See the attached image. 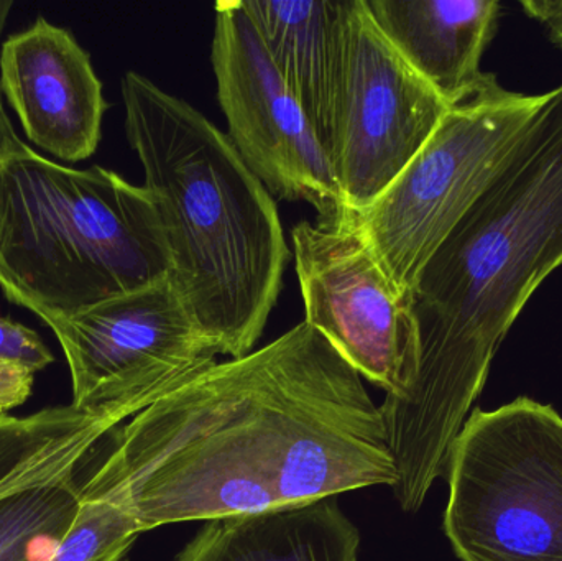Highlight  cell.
<instances>
[{"label":"cell","instance_id":"obj_1","mask_svg":"<svg viewBox=\"0 0 562 561\" xmlns=\"http://www.w3.org/2000/svg\"><path fill=\"white\" fill-rule=\"evenodd\" d=\"M82 487L142 532L395 486L382 408L306 322L204 366L112 431Z\"/></svg>","mask_w":562,"mask_h":561},{"label":"cell","instance_id":"obj_2","mask_svg":"<svg viewBox=\"0 0 562 561\" xmlns=\"http://www.w3.org/2000/svg\"><path fill=\"white\" fill-rule=\"evenodd\" d=\"M562 266V85L487 190L423 267L412 292L418 372L382 408L400 507L416 513L487 382L505 336Z\"/></svg>","mask_w":562,"mask_h":561},{"label":"cell","instance_id":"obj_3","mask_svg":"<svg viewBox=\"0 0 562 561\" xmlns=\"http://www.w3.org/2000/svg\"><path fill=\"white\" fill-rule=\"evenodd\" d=\"M125 135L167 234L175 289L217 355L254 351L290 249L276 200L227 134L147 76L122 78Z\"/></svg>","mask_w":562,"mask_h":561},{"label":"cell","instance_id":"obj_4","mask_svg":"<svg viewBox=\"0 0 562 561\" xmlns=\"http://www.w3.org/2000/svg\"><path fill=\"white\" fill-rule=\"evenodd\" d=\"M171 276L154 198L102 167L29 145L0 157V289L40 319L66 318Z\"/></svg>","mask_w":562,"mask_h":561},{"label":"cell","instance_id":"obj_5","mask_svg":"<svg viewBox=\"0 0 562 561\" xmlns=\"http://www.w3.org/2000/svg\"><path fill=\"white\" fill-rule=\"evenodd\" d=\"M445 530L462 561H562V417L521 397L472 412L448 461Z\"/></svg>","mask_w":562,"mask_h":561},{"label":"cell","instance_id":"obj_6","mask_svg":"<svg viewBox=\"0 0 562 561\" xmlns=\"http://www.w3.org/2000/svg\"><path fill=\"white\" fill-rule=\"evenodd\" d=\"M543 94L508 91L497 79L452 105L425 147L350 223L402 292L487 190L530 124Z\"/></svg>","mask_w":562,"mask_h":561},{"label":"cell","instance_id":"obj_7","mask_svg":"<svg viewBox=\"0 0 562 561\" xmlns=\"http://www.w3.org/2000/svg\"><path fill=\"white\" fill-rule=\"evenodd\" d=\"M45 323L68 362L71 405L82 412L128 420L216 361L170 279Z\"/></svg>","mask_w":562,"mask_h":561},{"label":"cell","instance_id":"obj_8","mask_svg":"<svg viewBox=\"0 0 562 561\" xmlns=\"http://www.w3.org/2000/svg\"><path fill=\"white\" fill-rule=\"evenodd\" d=\"M214 12L211 65L227 137L272 197L311 204L319 223H344L349 207L329 155L243 3L223 0Z\"/></svg>","mask_w":562,"mask_h":561},{"label":"cell","instance_id":"obj_9","mask_svg":"<svg viewBox=\"0 0 562 561\" xmlns=\"http://www.w3.org/2000/svg\"><path fill=\"white\" fill-rule=\"evenodd\" d=\"M291 243L304 322L386 397L408 394L419 359L412 296L395 285L349 217L303 221Z\"/></svg>","mask_w":562,"mask_h":561},{"label":"cell","instance_id":"obj_10","mask_svg":"<svg viewBox=\"0 0 562 561\" xmlns=\"http://www.w3.org/2000/svg\"><path fill=\"white\" fill-rule=\"evenodd\" d=\"M449 109L382 35L366 0H347L330 164L349 213L393 183Z\"/></svg>","mask_w":562,"mask_h":561},{"label":"cell","instance_id":"obj_11","mask_svg":"<svg viewBox=\"0 0 562 561\" xmlns=\"http://www.w3.org/2000/svg\"><path fill=\"white\" fill-rule=\"evenodd\" d=\"M0 89L32 144L69 164L94 154L109 104L91 56L68 30L38 16L10 36Z\"/></svg>","mask_w":562,"mask_h":561},{"label":"cell","instance_id":"obj_12","mask_svg":"<svg viewBox=\"0 0 562 561\" xmlns=\"http://www.w3.org/2000/svg\"><path fill=\"white\" fill-rule=\"evenodd\" d=\"M366 5L390 45L451 108L497 79L481 69L497 33L495 0H366Z\"/></svg>","mask_w":562,"mask_h":561},{"label":"cell","instance_id":"obj_13","mask_svg":"<svg viewBox=\"0 0 562 561\" xmlns=\"http://www.w3.org/2000/svg\"><path fill=\"white\" fill-rule=\"evenodd\" d=\"M240 3L330 158L342 76L347 0Z\"/></svg>","mask_w":562,"mask_h":561},{"label":"cell","instance_id":"obj_14","mask_svg":"<svg viewBox=\"0 0 562 561\" xmlns=\"http://www.w3.org/2000/svg\"><path fill=\"white\" fill-rule=\"evenodd\" d=\"M359 549V529L330 497L204 523L175 561H357Z\"/></svg>","mask_w":562,"mask_h":561},{"label":"cell","instance_id":"obj_15","mask_svg":"<svg viewBox=\"0 0 562 561\" xmlns=\"http://www.w3.org/2000/svg\"><path fill=\"white\" fill-rule=\"evenodd\" d=\"M79 473L0 497V561H49L78 514Z\"/></svg>","mask_w":562,"mask_h":561},{"label":"cell","instance_id":"obj_16","mask_svg":"<svg viewBox=\"0 0 562 561\" xmlns=\"http://www.w3.org/2000/svg\"><path fill=\"white\" fill-rule=\"evenodd\" d=\"M142 534L122 507L81 487L75 523L49 561H124Z\"/></svg>","mask_w":562,"mask_h":561},{"label":"cell","instance_id":"obj_17","mask_svg":"<svg viewBox=\"0 0 562 561\" xmlns=\"http://www.w3.org/2000/svg\"><path fill=\"white\" fill-rule=\"evenodd\" d=\"M0 361L20 362L40 372L55 358L38 333L13 319L0 318Z\"/></svg>","mask_w":562,"mask_h":561},{"label":"cell","instance_id":"obj_18","mask_svg":"<svg viewBox=\"0 0 562 561\" xmlns=\"http://www.w3.org/2000/svg\"><path fill=\"white\" fill-rule=\"evenodd\" d=\"M36 372L20 362L0 361V415L29 401Z\"/></svg>","mask_w":562,"mask_h":561},{"label":"cell","instance_id":"obj_19","mask_svg":"<svg viewBox=\"0 0 562 561\" xmlns=\"http://www.w3.org/2000/svg\"><path fill=\"white\" fill-rule=\"evenodd\" d=\"M521 9L547 29L551 42L562 49V0H521Z\"/></svg>","mask_w":562,"mask_h":561},{"label":"cell","instance_id":"obj_20","mask_svg":"<svg viewBox=\"0 0 562 561\" xmlns=\"http://www.w3.org/2000/svg\"><path fill=\"white\" fill-rule=\"evenodd\" d=\"M23 147H25V144L16 137L12 124H10L9 117H7L5 111H3L2 102H0V157L10 154V152L20 150Z\"/></svg>","mask_w":562,"mask_h":561}]
</instances>
